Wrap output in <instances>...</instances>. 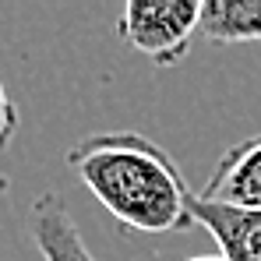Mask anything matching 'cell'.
<instances>
[{
    "label": "cell",
    "mask_w": 261,
    "mask_h": 261,
    "mask_svg": "<svg viewBox=\"0 0 261 261\" xmlns=\"http://www.w3.org/2000/svg\"><path fill=\"white\" fill-rule=\"evenodd\" d=\"M67 166L124 233H191L198 222L187 176L173 155L138 130H102L71 145Z\"/></svg>",
    "instance_id": "6da1fadb"
},
{
    "label": "cell",
    "mask_w": 261,
    "mask_h": 261,
    "mask_svg": "<svg viewBox=\"0 0 261 261\" xmlns=\"http://www.w3.org/2000/svg\"><path fill=\"white\" fill-rule=\"evenodd\" d=\"M117 36L155 67H176L194 36H201V4L194 0H130L120 11Z\"/></svg>",
    "instance_id": "7a4b0ae2"
},
{
    "label": "cell",
    "mask_w": 261,
    "mask_h": 261,
    "mask_svg": "<svg viewBox=\"0 0 261 261\" xmlns=\"http://www.w3.org/2000/svg\"><path fill=\"white\" fill-rule=\"evenodd\" d=\"M198 198L237 212H261V134H251L222 152Z\"/></svg>",
    "instance_id": "3957f363"
},
{
    "label": "cell",
    "mask_w": 261,
    "mask_h": 261,
    "mask_svg": "<svg viewBox=\"0 0 261 261\" xmlns=\"http://www.w3.org/2000/svg\"><path fill=\"white\" fill-rule=\"evenodd\" d=\"M32 240H36L43 261H95L71 208L53 191L39 194L32 205Z\"/></svg>",
    "instance_id": "277c9868"
},
{
    "label": "cell",
    "mask_w": 261,
    "mask_h": 261,
    "mask_svg": "<svg viewBox=\"0 0 261 261\" xmlns=\"http://www.w3.org/2000/svg\"><path fill=\"white\" fill-rule=\"evenodd\" d=\"M198 222L212 233L219 254L229 261H261V212H237L208 201H194Z\"/></svg>",
    "instance_id": "5b68a950"
},
{
    "label": "cell",
    "mask_w": 261,
    "mask_h": 261,
    "mask_svg": "<svg viewBox=\"0 0 261 261\" xmlns=\"http://www.w3.org/2000/svg\"><path fill=\"white\" fill-rule=\"evenodd\" d=\"M205 43H261V0H205L201 4Z\"/></svg>",
    "instance_id": "8992f818"
},
{
    "label": "cell",
    "mask_w": 261,
    "mask_h": 261,
    "mask_svg": "<svg viewBox=\"0 0 261 261\" xmlns=\"http://www.w3.org/2000/svg\"><path fill=\"white\" fill-rule=\"evenodd\" d=\"M11 130H14V106L11 99H4V141H11Z\"/></svg>",
    "instance_id": "52a82bcc"
},
{
    "label": "cell",
    "mask_w": 261,
    "mask_h": 261,
    "mask_svg": "<svg viewBox=\"0 0 261 261\" xmlns=\"http://www.w3.org/2000/svg\"><path fill=\"white\" fill-rule=\"evenodd\" d=\"M184 261H229L226 254H194V258H184Z\"/></svg>",
    "instance_id": "ba28073f"
}]
</instances>
